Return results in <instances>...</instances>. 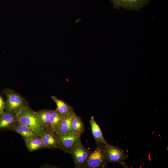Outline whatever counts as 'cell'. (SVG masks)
Here are the masks:
<instances>
[{"label": "cell", "instance_id": "8fae6325", "mask_svg": "<svg viewBox=\"0 0 168 168\" xmlns=\"http://www.w3.org/2000/svg\"><path fill=\"white\" fill-rule=\"evenodd\" d=\"M92 135L95 139L96 145L106 144L105 140L102 132L98 125L95 121L94 117H91L89 121Z\"/></svg>", "mask_w": 168, "mask_h": 168}, {"label": "cell", "instance_id": "e0dca14e", "mask_svg": "<svg viewBox=\"0 0 168 168\" xmlns=\"http://www.w3.org/2000/svg\"><path fill=\"white\" fill-rule=\"evenodd\" d=\"M52 110H43L37 112L38 116L44 129H47L49 124Z\"/></svg>", "mask_w": 168, "mask_h": 168}, {"label": "cell", "instance_id": "ba28073f", "mask_svg": "<svg viewBox=\"0 0 168 168\" xmlns=\"http://www.w3.org/2000/svg\"><path fill=\"white\" fill-rule=\"evenodd\" d=\"M44 148L60 149V146L56 136L54 132L44 129L40 137Z\"/></svg>", "mask_w": 168, "mask_h": 168}, {"label": "cell", "instance_id": "9a60e30c", "mask_svg": "<svg viewBox=\"0 0 168 168\" xmlns=\"http://www.w3.org/2000/svg\"><path fill=\"white\" fill-rule=\"evenodd\" d=\"M65 117V116L56 110H52L48 126L46 130L54 132L55 128Z\"/></svg>", "mask_w": 168, "mask_h": 168}, {"label": "cell", "instance_id": "7c38bea8", "mask_svg": "<svg viewBox=\"0 0 168 168\" xmlns=\"http://www.w3.org/2000/svg\"><path fill=\"white\" fill-rule=\"evenodd\" d=\"M51 98L56 104V110L63 115L71 116L75 113L72 107L67 103L54 96H51Z\"/></svg>", "mask_w": 168, "mask_h": 168}, {"label": "cell", "instance_id": "ac0fdd59", "mask_svg": "<svg viewBox=\"0 0 168 168\" xmlns=\"http://www.w3.org/2000/svg\"><path fill=\"white\" fill-rule=\"evenodd\" d=\"M5 110V102L2 98L0 96V114L4 112Z\"/></svg>", "mask_w": 168, "mask_h": 168}, {"label": "cell", "instance_id": "4fadbf2b", "mask_svg": "<svg viewBox=\"0 0 168 168\" xmlns=\"http://www.w3.org/2000/svg\"><path fill=\"white\" fill-rule=\"evenodd\" d=\"M72 116H65L54 130V132L56 135H63L73 132L71 124Z\"/></svg>", "mask_w": 168, "mask_h": 168}, {"label": "cell", "instance_id": "30bf717a", "mask_svg": "<svg viewBox=\"0 0 168 168\" xmlns=\"http://www.w3.org/2000/svg\"><path fill=\"white\" fill-rule=\"evenodd\" d=\"M12 130L20 134L23 138L24 140L40 137V134L30 128L18 122Z\"/></svg>", "mask_w": 168, "mask_h": 168}, {"label": "cell", "instance_id": "52a82bcc", "mask_svg": "<svg viewBox=\"0 0 168 168\" xmlns=\"http://www.w3.org/2000/svg\"><path fill=\"white\" fill-rule=\"evenodd\" d=\"M114 8L139 10L148 4L150 0H110Z\"/></svg>", "mask_w": 168, "mask_h": 168}, {"label": "cell", "instance_id": "5bb4252c", "mask_svg": "<svg viewBox=\"0 0 168 168\" xmlns=\"http://www.w3.org/2000/svg\"><path fill=\"white\" fill-rule=\"evenodd\" d=\"M71 124L73 132L80 136L85 130V126L82 119L74 113L71 118Z\"/></svg>", "mask_w": 168, "mask_h": 168}, {"label": "cell", "instance_id": "5b68a950", "mask_svg": "<svg viewBox=\"0 0 168 168\" xmlns=\"http://www.w3.org/2000/svg\"><path fill=\"white\" fill-rule=\"evenodd\" d=\"M56 135L60 146V149L66 153H69L71 150L81 141V136L73 132Z\"/></svg>", "mask_w": 168, "mask_h": 168}, {"label": "cell", "instance_id": "6da1fadb", "mask_svg": "<svg viewBox=\"0 0 168 168\" xmlns=\"http://www.w3.org/2000/svg\"><path fill=\"white\" fill-rule=\"evenodd\" d=\"M16 114L18 123L29 127L40 135L43 133L44 129L37 112L28 106L22 109Z\"/></svg>", "mask_w": 168, "mask_h": 168}, {"label": "cell", "instance_id": "9c48e42d", "mask_svg": "<svg viewBox=\"0 0 168 168\" xmlns=\"http://www.w3.org/2000/svg\"><path fill=\"white\" fill-rule=\"evenodd\" d=\"M17 122L16 114L5 111L0 114V130H12Z\"/></svg>", "mask_w": 168, "mask_h": 168}, {"label": "cell", "instance_id": "7a4b0ae2", "mask_svg": "<svg viewBox=\"0 0 168 168\" xmlns=\"http://www.w3.org/2000/svg\"><path fill=\"white\" fill-rule=\"evenodd\" d=\"M105 144L96 145V148L91 153L84 163L83 168H104L108 163L106 158Z\"/></svg>", "mask_w": 168, "mask_h": 168}, {"label": "cell", "instance_id": "277c9868", "mask_svg": "<svg viewBox=\"0 0 168 168\" xmlns=\"http://www.w3.org/2000/svg\"><path fill=\"white\" fill-rule=\"evenodd\" d=\"M105 145L106 158L108 163H119L124 167L127 166L124 162L126 157L123 149L111 145L108 143L105 144Z\"/></svg>", "mask_w": 168, "mask_h": 168}, {"label": "cell", "instance_id": "3957f363", "mask_svg": "<svg viewBox=\"0 0 168 168\" xmlns=\"http://www.w3.org/2000/svg\"><path fill=\"white\" fill-rule=\"evenodd\" d=\"M4 92L6 97L5 102L6 112L17 114L22 109L28 106L24 98L16 92L6 89Z\"/></svg>", "mask_w": 168, "mask_h": 168}, {"label": "cell", "instance_id": "2e32d148", "mask_svg": "<svg viewBox=\"0 0 168 168\" xmlns=\"http://www.w3.org/2000/svg\"><path fill=\"white\" fill-rule=\"evenodd\" d=\"M28 150L30 152L44 148L40 138H34L24 140Z\"/></svg>", "mask_w": 168, "mask_h": 168}, {"label": "cell", "instance_id": "8992f818", "mask_svg": "<svg viewBox=\"0 0 168 168\" xmlns=\"http://www.w3.org/2000/svg\"><path fill=\"white\" fill-rule=\"evenodd\" d=\"M91 152L86 148L81 141L79 142L69 153L72 156L75 167L82 168L84 163Z\"/></svg>", "mask_w": 168, "mask_h": 168}]
</instances>
